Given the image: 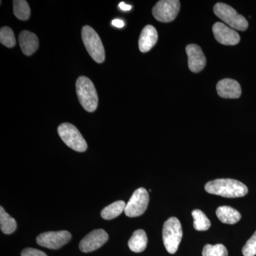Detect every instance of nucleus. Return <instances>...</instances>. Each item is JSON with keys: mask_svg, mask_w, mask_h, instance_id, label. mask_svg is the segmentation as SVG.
I'll return each instance as SVG.
<instances>
[{"mask_svg": "<svg viewBox=\"0 0 256 256\" xmlns=\"http://www.w3.org/2000/svg\"><path fill=\"white\" fill-rule=\"evenodd\" d=\"M204 188L208 194L226 198H238L246 196L248 192L244 184L232 178L212 180L206 184Z\"/></svg>", "mask_w": 256, "mask_h": 256, "instance_id": "obj_1", "label": "nucleus"}, {"mask_svg": "<svg viewBox=\"0 0 256 256\" xmlns=\"http://www.w3.org/2000/svg\"><path fill=\"white\" fill-rule=\"evenodd\" d=\"M76 88L82 107L88 112H94L98 104V97L92 80L88 77L80 76L77 79Z\"/></svg>", "mask_w": 256, "mask_h": 256, "instance_id": "obj_2", "label": "nucleus"}, {"mask_svg": "<svg viewBox=\"0 0 256 256\" xmlns=\"http://www.w3.org/2000/svg\"><path fill=\"white\" fill-rule=\"evenodd\" d=\"M182 228L176 217H171L164 222L162 229V239L165 248L170 254L178 252L182 238Z\"/></svg>", "mask_w": 256, "mask_h": 256, "instance_id": "obj_3", "label": "nucleus"}, {"mask_svg": "<svg viewBox=\"0 0 256 256\" xmlns=\"http://www.w3.org/2000/svg\"><path fill=\"white\" fill-rule=\"evenodd\" d=\"M82 40L88 53L97 63H102L105 60V50L100 36L90 26L82 28Z\"/></svg>", "mask_w": 256, "mask_h": 256, "instance_id": "obj_4", "label": "nucleus"}, {"mask_svg": "<svg viewBox=\"0 0 256 256\" xmlns=\"http://www.w3.org/2000/svg\"><path fill=\"white\" fill-rule=\"evenodd\" d=\"M214 12L230 28L238 31H246L248 28L246 18L238 14L232 6L224 3H217L214 8Z\"/></svg>", "mask_w": 256, "mask_h": 256, "instance_id": "obj_5", "label": "nucleus"}, {"mask_svg": "<svg viewBox=\"0 0 256 256\" xmlns=\"http://www.w3.org/2000/svg\"><path fill=\"white\" fill-rule=\"evenodd\" d=\"M58 136L64 142L74 150L82 152L87 150V143L74 124L64 122L58 126Z\"/></svg>", "mask_w": 256, "mask_h": 256, "instance_id": "obj_6", "label": "nucleus"}, {"mask_svg": "<svg viewBox=\"0 0 256 256\" xmlns=\"http://www.w3.org/2000/svg\"><path fill=\"white\" fill-rule=\"evenodd\" d=\"M149 200V194L146 188H138L133 192L132 196L126 204L124 214L129 217H137L142 215L148 208Z\"/></svg>", "mask_w": 256, "mask_h": 256, "instance_id": "obj_7", "label": "nucleus"}, {"mask_svg": "<svg viewBox=\"0 0 256 256\" xmlns=\"http://www.w3.org/2000/svg\"><path fill=\"white\" fill-rule=\"evenodd\" d=\"M180 6L181 4L178 0H162L153 8V16L161 22H170L178 16Z\"/></svg>", "mask_w": 256, "mask_h": 256, "instance_id": "obj_8", "label": "nucleus"}, {"mask_svg": "<svg viewBox=\"0 0 256 256\" xmlns=\"http://www.w3.org/2000/svg\"><path fill=\"white\" fill-rule=\"evenodd\" d=\"M72 234L67 230L48 232L38 235L36 238V242L42 247L56 250L68 244Z\"/></svg>", "mask_w": 256, "mask_h": 256, "instance_id": "obj_9", "label": "nucleus"}, {"mask_svg": "<svg viewBox=\"0 0 256 256\" xmlns=\"http://www.w3.org/2000/svg\"><path fill=\"white\" fill-rule=\"evenodd\" d=\"M108 240V235L102 229L92 230L82 238L79 248L84 252H90L100 248Z\"/></svg>", "mask_w": 256, "mask_h": 256, "instance_id": "obj_10", "label": "nucleus"}, {"mask_svg": "<svg viewBox=\"0 0 256 256\" xmlns=\"http://www.w3.org/2000/svg\"><path fill=\"white\" fill-rule=\"evenodd\" d=\"M213 33L216 40L222 44L234 46L240 42V36L237 32L222 22L214 24Z\"/></svg>", "mask_w": 256, "mask_h": 256, "instance_id": "obj_11", "label": "nucleus"}, {"mask_svg": "<svg viewBox=\"0 0 256 256\" xmlns=\"http://www.w3.org/2000/svg\"><path fill=\"white\" fill-rule=\"evenodd\" d=\"M186 52L190 70L194 73L202 72L206 66V60L201 47L196 44H190L186 47Z\"/></svg>", "mask_w": 256, "mask_h": 256, "instance_id": "obj_12", "label": "nucleus"}, {"mask_svg": "<svg viewBox=\"0 0 256 256\" xmlns=\"http://www.w3.org/2000/svg\"><path fill=\"white\" fill-rule=\"evenodd\" d=\"M218 95L224 98H238L242 95V87L236 80L225 78L217 84Z\"/></svg>", "mask_w": 256, "mask_h": 256, "instance_id": "obj_13", "label": "nucleus"}, {"mask_svg": "<svg viewBox=\"0 0 256 256\" xmlns=\"http://www.w3.org/2000/svg\"><path fill=\"white\" fill-rule=\"evenodd\" d=\"M158 40V34L156 28L152 25H146L141 32L139 38V48L142 53L151 50Z\"/></svg>", "mask_w": 256, "mask_h": 256, "instance_id": "obj_14", "label": "nucleus"}, {"mask_svg": "<svg viewBox=\"0 0 256 256\" xmlns=\"http://www.w3.org/2000/svg\"><path fill=\"white\" fill-rule=\"evenodd\" d=\"M18 42L23 54L31 56L38 48V37L31 32L22 31L18 35Z\"/></svg>", "mask_w": 256, "mask_h": 256, "instance_id": "obj_15", "label": "nucleus"}, {"mask_svg": "<svg viewBox=\"0 0 256 256\" xmlns=\"http://www.w3.org/2000/svg\"><path fill=\"white\" fill-rule=\"evenodd\" d=\"M216 214L218 220L224 224H235L242 218V215L238 210L228 206L218 207Z\"/></svg>", "mask_w": 256, "mask_h": 256, "instance_id": "obj_16", "label": "nucleus"}, {"mask_svg": "<svg viewBox=\"0 0 256 256\" xmlns=\"http://www.w3.org/2000/svg\"><path fill=\"white\" fill-rule=\"evenodd\" d=\"M148 244V237L142 229L136 230L128 242V246L132 252H141L146 250Z\"/></svg>", "mask_w": 256, "mask_h": 256, "instance_id": "obj_17", "label": "nucleus"}, {"mask_svg": "<svg viewBox=\"0 0 256 256\" xmlns=\"http://www.w3.org/2000/svg\"><path fill=\"white\" fill-rule=\"evenodd\" d=\"M126 204L124 201H118L106 206L101 212V217L106 220H111L122 214L126 208Z\"/></svg>", "mask_w": 256, "mask_h": 256, "instance_id": "obj_18", "label": "nucleus"}, {"mask_svg": "<svg viewBox=\"0 0 256 256\" xmlns=\"http://www.w3.org/2000/svg\"><path fill=\"white\" fill-rule=\"evenodd\" d=\"M0 228L5 234L14 233L16 229V220L5 212L2 206L0 207Z\"/></svg>", "mask_w": 256, "mask_h": 256, "instance_id": "obj_19", "label": "nucleus"}, {"mask_svg": "<svg viewBox=\"0 0 256 256\" xmlns=\"http://www.w3.org/2000/svg\"><path fill=\"white\" fill-rule=\"evenodd\" d=\"M194 218V228L198 232H205L210 227V222L205 214L201 210H195L192 212Z\"/></svg>", "mask_w": 256, "mask_h": 256, "instance_id": "obj_20", "label": "nucleus"}, {"mask_svg": "<svg viewBox=\"0 0 256 256\" xmlns=\"http://www.w3.org/2000/svg\"><path fill=\"white\" fill-rule=\"evenodd\" d=\"M14 14L16 18L20 20H28L30 16V8L28 2L24 0H15L13 1Z\"/></svg>", "mask_w": 256, "mask_h": 256, "instance_id": "obj_21", "label": "nucleus"}, {"mask_svg": "<svg viewBox=\"0 0 256 256\" xmlns=\"http://www.w3.org/2000/svg\"><path fill=\"white\" fill-rule=\"evenodd\" d=\"M0 42L8 48H12L16 45V40L12 30L8 26L2 28L0 30Z\"/></svg>", "mask_w": 256, "mask_h": 256, "instance_id": "obj_22", "label": "nucleus"}, {"mask_svg": "<svg viewBox=\"0 0 256 256\" xmlns=\"http://www.w3.org/2000/svg\"><path fill=\"white\" fill-rule=\"evenodd\" d=\"M203 256H228V250L222 244L210 245L207 244L203 248L202 252Z\"/></svg>", "mask_w": 256, "mask_h": 256, "instance_id": "obj_23", "label": "nucleus"}, {"mask_svg": "<svg viewBox=\"0 0 256 256\" xmlns=\"http://www.w3.org/2000/svg\"><path fill=\"white\" fill-rule=\"evenodd\" d=\"M242 252L244 256H256V232L242 248Z\"/></svg>", "mask_w": 256, "mask_h": 256, "instance_id": "obj_24", "label": "nucleus"}, {"mask_svg": "<svg viewBox=\"0 0 256 256\" xmlns=\"http://www.w3.org/2000/svg\"><path fill=\"white\" fill-rule=\"evenodd\" d=\"M21 256H47L46 254L42 250H37V249L32 248H28L24 249L22 252Z\"/></svg>", "mask_w": 256, "mask_h": 256, "instance_id": "obj_25", "label": "nucleus"}, {"mask_svg": "<svg viewBox=\"0 0 256 256\" xmlns=\"http://www.w3.org/2000/svg\"><path fill=\"white\" fill-rule=\"evenodd\" d=\"M112 24L114 25V26H116V28H122L124 26V24L122 20L116 18V20H112Z\"/></svg>", "mask_w": 256, "mask_h": 256, "instance_id": "obj_26", "label": "nucleus"}, {"mask_svg": "<svg viewBox=\"0 0 256 256\" xmlns=\"http://www.w3.org/2000/svg\"><path fill=\"white\" fill-rule=\"evenodd\" d=\"M120 9L124 10V11H129L131 10L132 6L130 5L126 4V3L120 2L119 4Z\"/></svg>", "mask_w": 256, "mask_h": 256, "instance_id": "obj_27", "label": "nucleus"}]
</instances>
